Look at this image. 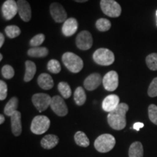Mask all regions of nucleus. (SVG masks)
Here are the masks:
<instances>
[{
	"mask_svg": "<svg viewBox=\"0 0 157 157\" xmlns=\"http://www.w3.org/2000/svg\"><path fill=\"white\" fill-rule=\"evenodd\" d=\"M93 60L101 66H110L114 62V55L111 50L105 48H100L93 53Z\"/></svg>",
	"mask_w": 157,
	"mask_h": 157,
	"instance_id": "20e7f679",
	"label": "nucleus"
},
{
	"mask_svg": "<svg viewBox=\"0 0 157 157\" xmlns=\"http://www.w3.org/2000/svg\"><path fill=\"white\" fill-rule=\"evenodd\" d=\"M2 75L5 78L7 79H10L15 75V71L13 68L10 65H5L2 68Z\"/></svg>",
	"mask_w": 157,
	"mask_h": 157,
	"instance_id": "7c9ffc66",
	"label": "nucleus"
},
{
	"mask_svg": "<svg viewBox=\"0 0 157 157\" xmlns=\"http://www.w3.org/2000/svg\"><path fill=\"white\" fill-rule=\"evenodd\" d=\"M143 127H144V124L142 122H136L133 124V129L136 131H139Z\"/></svg>",
	"mask_w": 157,
	"mask_h": 157,
	"instance_id": "c9c22d12",
	"label": "nucleus"
},
{
	"mask_svg": "<svg viewBox=\"0 0 157 157\" xmlns=\"http://www.w3.org/2000/svg\"><path fill=\"white\" fill-rule=\"evenodd\" d=\"M45 40V36L43 34H39L33 37L30 40V45L32 48L39 47Z\"/></svg>",
	"mask_w": 157,
	"mask_h": 157,
	"instance_id": "2f4dec72",
	"label": "nucleus"
},
{
	"mask_svg": "<svg viewBox=\"0 0 157 157\" xmlns=\"http://www.w3.org/2000/svg\"><path fill=\"white\" fill-rule=\"evenodd\" d=\"M48 70L50 73L52 74H59L61 71V66H60V63L57 60L52 59L48 63Z\"/></svg>",
	"mask_w": 157,
	"mask_h": 157,
	"instance_id": "c756f323",
	"label": "nucleus"
},
{
	"mask_svg": "<svg viewBox=\"0 0 157 157\" xmlns=\"http://www.w3.org/2000/svg\"><path fill=\"white\" fill-rule=\"evenodd\" d=\"M5 122V117L2 114L0 115V124H2Z\"/></svg>",
	"mask_w": 157,
	"mask_h": 157,
	"instance_id": "4c0bfd02",
	"label": "nucleus"
},
{
	"mask_svg": "<svg viewBox=\"0 0 157 157\" xmlns=\"http://www.w3.org/2000/svg\"><path fill=\"white\" fill-rule=\"evenodd\" d=\"M119 98L117 95H109L104 98L102 103V108L106 112H111L119 105Z\"/></svg>",
	"mask_w": 157,
	"mask_h": 157,
	"instance_id": "2eb2a0df",
	"label": "nucleus"
},
{
	"mask_svg": "<svg viewBox=\"0 0 157 157\" xmlns=\"http://www.w3.org/2000/svg\"><path fill=\"white\" fill-rule=\"evenodd\" d=\"M58 91L61 94L62 97L66 99H68L71 95V89L69 84L67 82H61L58 85Z\"/></svg>",
	"mask_w": 157,
	"mask_h": 157,
	"instance_id": "a878e982",
	"label": "nucleus"
},
{
	"mask_svg": "<svg viewBox=\"0 0 157 157\" xmlns=\"http://www.w3.org/2000/svg\"><path fill=\"white\" fill-rule=\"evenodd\" d=\"M12 132L15 136H19L22 132V124H21V113L16 111L10 117Z\"/></svg>",
	"mask_w": 157,
	"mask_h": 157,
	"instance_id": "f3484780",
	"label": "nucleus"
},
{
	"mask_svg": "<svg viewBox=\"0 0 157 157\" xmlns=\"http://www.w3.org/2000/svg\"><path fill=\"white\" fill-rule=\"evenodd\" d=\"M50 107L53 112L59 117H65L68 112L67 105L65 103L63 98L59 95L52 98Z\"/></svg>",
	"mask_w": 157,
	"mask_h": 157,
	"instance_id": "6e6552de",
	"label": "nucleus"
},
{
	"mask_svg": "<svg viewBox=\"0 0 157 157\" xmlns=\"http://www.w3.org/2000/svg\"><path fill=\"white\" fill-rule=\"evenodd\" d=\"M96 28L101 32L109 31L111 27V23L106 18H100L96 21Z\"/></svg>",
	"mask_w": 157,
	"mask_h": 157,
	"instance_id": "bb28decb",
	"label": "nucleus"
},
{
	"mask_svg": "<svg viewBox=\"0 0 157 157\" xmlns=\"http://www.w3.org/2000/svg\"><path fill=\"white\" fill-rule=\"evenodd\" d=\"M2 13L4 18L7 21L13 19L18 13L16 2L15 0H6L2 7Z\"/></svg>",
	"mask_w": 157,
	"mask_h": 157,
	"instance_id": "f8f14e48",
	"label": "nucleus"
},
{
	"mask_svg": "<svg viewBox=\"0 0 157 157\" xmlns=\"http://www.w3.org/2000/svg\"><path fill=\"white\" fill-rule=\"evenodd\" d=\"M156 17H157V11H156Z\"/></svg>",
	"mask_w": 157,
	"mask_h": 157,
	"instance_id": "a19ab883",
	"label": "nucleus"
},
{
	"mask_svg": "<svg viewBox=\"0 0 157 157\" xmlns=\"http://www.w3.org/2000/svg\"><path fill=\"white\" fill-rule=\"evenodd\" d=\"M59 142V138L57 135H45L41 140V146L44 149H52L56 147Z\"/></svg>",
	"mask_w": 157,
	"mask_h": 157,
	"instance_id": "6ab92c4d",
	"label": "nucleus"
},
{
	"mask_svg": "<svg viewBox=\"0 0 157 157\" xmlns=\"http://www.w3.org/2000/svg\"><path fill=\"white\" fill-rule=\"evenodd\" d=\"M7 36L10 39H14L21 34V29L17 25H8L5 29Z\"/></svg>",
	"mask_w": 157,
	"mask_h": 157,
	"instance_id": "cd10ccee",
	"label": "nucleus"
},
{
	"mask_svg": "<svg viewBox=\"0 0 157 157\" xmlns=\"http://www.w3.org/2000/svg\"><path fill=\"white\" fill-rule=\"evenodd\" d=\"M103 82V79L101 74L98 73H93L90 74L85 78L84 82V85L86 90L89 91H93L97 89Z\"/></svg>",
	"mask_w": 157,
	"mask_h": 157,
	"instance_id": "4468645a",
	"label": "nucleus"
},
{
	"mask_svg": "<svg viewBox=\"0 0 157 157\" xmlns=\"http://www.w3.org/2000/svg\"><path fill=\"white\" fill-rule=\"evenodd\" d=\"M74 1H75L76 2H78V3H83V2H87L88 0H74Z\"/></svg>",
	"mask_w": 157,
	"mask_h": 157,
	"instance_id": "58836bf2",
	"label": "nucleus"
},
{
	"mask_svg": "<svg viewBox=\"0 0 157 157\" xmlns=\"http://www.w3.org/2000/svg\"><path fill=\"white\" fill-rule=\"evenodd\" d=\"M4 42H5V36H4L2 33L0 34V48L3 46Z\"/></svg>",
	"mask_w": 157,
	"mask_h": 157,
	"instance_id": "e433bc0d",
	"label": "nucleus"
},
{
	"mask_svg": "<svg viewBox=\"0 0 157 157\" xmlns=\"http://www.w3.org/2000/svg\"><path fill=\"white\" fill-rule=\"evenodd\" d=\"M17 106H18V99L16 97L12 98L6 104L5 110H4L5 114L8 117H11L17 111Z\"/></svg>",
	"mask_w": 157,
	"mask_h": 157,
	"instance_id": "5701e85b",
	"label": "nucleus"
},
{
	"mask_svg": "<svg viewBox=\"0 0 157 157\" xmlns=\"http://www.w3.org/2000/svg\"><path fill=\"white\" fill-rule=\"evenodd\" d=\"M148 117L151 121L157 125V105L151 104L148 106Z\"/></svg>",
	"mask_w": 157,
	"mask_h": 157,
	"instance_id": "473e14b6",
	"label": "nucleus"
},
{
	"mask_svg": "<svg viewBox=\"0 0 157 157\" xmlns=\"http://www.w3.org/2000/svg\"><path fill=\"white\" fill-rule=\"evenodd\" d=\"M17 10L19 16L25 22H29L31 18V8L26 0H17Z\"/></svg>",
	"mask_w": 157,
	"mask_h": 157,
	"instance_id": "ddd939ff",
	"label": "nucleus"
},
{
	"mask_svg": "<svg viewBox=\"0 0 157 157\" xmlns=\"http://www.w3.org/2000/svg\"><path fill=\"white\" fill-rule=\"evenodd\" d=\"M148 95L151 98L157 96V77L154 78L148 87Z\"/></svg>",
	"mask_w": 157,
	"mask_h": 157,
	"instance_id": "72a5a7b5",
	"label": "nucleus"
},
{
	"mask_svg": "<svg viewBox=\"0 0 157 157\" xmlns=\"http://www.w3.org/2000/svg\"><path fill=\"white\" fill-rule=\"evenodd\" d=\"M103 84L105 90L112 92L117 89L119 85V76L117 71H111L105 74L103 78Z\"/></svg>",
	"mask_w": 157,
	"mask_h": 157,
	"instance_id": "9d476101",
	"label": "nucleus"
},
{
	"mask_svg": "<svg viewBox=\"0 0 157 157\" xmlns=\"http://www.w3.org/2000/svg\"><path fill=\"white\" fill-rule=\"evenodd\" d=\"M74 140L78 146L82 147H88L90 145V140L86 134L82 131H78L74 135Z\"/></svg>",
	"mask_w": 157,
	"mask_h": 157,
	"instance_id": "b1692460",
	"label": "nucleus"
},
{
	"mask_svg": "<svg viewBox=\"0 0 157 157\" xmlns=\"http://www.w3.org/2000/svg\"><path fill=\"white\" fill-rule=\"evenodd\" d=\"M129 110L128 105L120 103L117 109L109 113L107 117L109 126L115 130H121L126 127V113Z\"/></svg>",
	"mask_w": 157,
	"mask_h": 157,
	"instance_id": "f257e3e1",
	"label": "nucleus"
},
{
	"mask_svg": "<svg viewBox=\"0 0 157 157\" xmlns=\"http://www.w3.org/2000/svg\"><path fill=\"white\" fill-rule=\"evenodd\" d=\"M129 157H143V147L140 142H134L129 148Z\"/></svg>",
	"mask_w": 157,
	"mask_h": 157,
	"instance_id": "412c9836",
	"label": "nucleus"
},
{
	"mask_svg": "<svg viewBox=\"0 0 157 157\" xmlns=\"http://www.w3.org/2000/svg\"><path fill=\"white\" fill-rule=\"evenodd\" d=\"M50 120L46 116L39 115L35 117L31 121V131L34 134L42 135L50 128Z\"/></svg>",
	"mask_w": 157,
	"mask_h": 157,
	"instance_id": "39448f33",
	"label": "nucleus"
},
{
	"mask_svg": "<svg viewBox=\"0 0 157 157\" xmlns=\"http://www.w3.org/2000/svg\"><path fill=\"white\" fill-rule=\"evenodd\" d=\"M49 50L44 47H36L31 48L28 50V55L32 58H44L48 56Z\"/></svg>",
	"mask_w": 157,
	"mask_h": 157,
	"instance_id": "4be33fe9",
	"label": "nucleus"
},
{
	"mask_svg": "<svg viewBox=\"0 0 157 157\" xmlns=\"http://www.w3.org/2000/svg\"><path fill=\"white\" fill-rule=\"evenodd\" d=\"M2 58H3L2 54H0V60H2Z\"/></svg>",
	"mask_w": 157,
	"mask_h": 157,
	"instance_id": "ea45409f",
	"label": "nucleus"
},
{
	"mask_svg": "<svg viewBox=\"0 0 157 157\" xmlns=\"http://www.w3.org/2000/svg\"><path fill=\"white\" fill-rule=\"evenodd\" d=\"M93 36L88 31H82L76 36V44L82 50H90L93 46Z\"/></svg>",
	"mask_w": 157,
	"mask_h": 157,
	"instance_id": "1a4fd4ad",
	"label": "nucleus"
},
{
	"mask_svg": "<svg viewBox=\"0 0 157 157\" xmlns=\"http://www.w3.org/2000/svg\"><path fill=\"white\" fill-rule=\"evenodd\" d=\"M7 96V85L3 80L0 81V100L4 101Z\"/></svg>",
	"mask_w": 157,
	"mask_h": 157,
	"instance_id": "f704fd0d",
	"label": "nucleus"
},
{
	"mask_svg": "<svg viewBox=\"0 0 157 157\" xmlns=\"http://www.w3.org/2000/svg\"><path fill=\"white\" fill-rule=\"evenodd\" d=\"M146 65L151 71H157V53L148 55L146 58Z\"/></svg>",
	"mask_w": 157,
	"mask_h": 157,
	"instance_id": "c85d7f7f",
	"label": "nucleus"
},
{
	"mask_svg": "<svg viewBox=\"0 0 157 157\" xmlns=\"http://www.w3.org/2000/svg\"><path fill=\"white\" fill-rule=\"evenodd\" d=\"M31 100L36 109L39 112H42L50 105L52 98L48 94L36 93L32 96Z\"/></svg>",
	"mask_w": 157,
	"mask_h": 157,
	"instance_id": "0eeeda50",
	"label": "nucleus"
},
{
	"mask_svg": "<svg viewBox=\"0 0 157 157\" xmlns=\"http://www.w3.org/2000/svg\"><path fill=\"white\" fill-rule=\"evenodd\" d=\"M25 64V72L24 75V81L25 82H30L35 75L36 71V66L34 62L31 60H26Z\"/></svg>",
	"mask_w": 157,
	"mask_h": 157,
	"instance_id": "aec40b11",
	"label": "nucleus"
},
{
	"mask_svg": "<svg viewBox=\"0 0 157 157\" xmlns=\"http://www.w3.org/2000/svg\"><path fill=\"white\" fill-rule=\"evenodd\" d=\"M62 60L64 66L71 73H78L83 68L84 63L82 59L73 52H65L62 56Z\"/></svg>",
	"mask_w": 157,
	"mask_h": 157,
	"instance_id": "f03ea898",
	"label": "nucleus"
},
{
	"mask_svg": "<svg viewBox=\"0 0 157 157\" xmlns=\"http://www.w3.org/2000/svg\"><path fill=\"white\" fill-rule=\"evenodd\" d=\"M101 8L105 15L111 17H118L121 13V7L115 0H101Z\"/></svg>",
	"mask_w": 157,
	"mask_h": 157,
	"instance_id": "423d86ee",
	"label": "nucleus"
},
{
	"mask_svg": "<svg viewBox=\"0 0 157 157\" xmlns=\"http://www.w3.org/2000/svg\"><path fill=\"white\" fill-rule=\"evenodd\" d=\"M78 29V22L74 17H70L65 21L62 26V32L66 36H71L76 32Z\"/></svg>",
	"mask_w": 157,
	"mask_h": 157,
	"instance_id": "dca6fc26",
	"label": "nucleus"
},
{
	"mask_svg": "<svg viewBox=\"0 0 157 157\" xmlns=\"http://www.w3.org/2000/svg\"><path fill=\"white\" fill-rule=\"evenodd\" d=\"M37 83L42 89L48 90L52 89L54 86V82L50 74L43 73L41 74L37 78Z\"/></svg>",
	"mask_w": 157,
	"mask_h": 157,
	"instance_id": "a211bd4d",
	"label": "nucleus"
},
{
	"mask_svg": "<svg viewBox=\"0 0 157 157\" xmlns=\"http://www.w3.org/2000/svg\"><path fill=\"white\" fill-rule=\"evenodd\" d=\"M116 144V139L110 134H103L96 138L94 146L98 152L107 153L113 148Z\"/></svg>",
	"mask_w": 157,
	"mask_h": 157,
	"instance_id": "7ed1b4c3",
	"label": "nucleus"
},
{
	"mask_svg": "<svg viewBox=\"0 0 157 157\" xmlns=\"http://www.w3.org/2000/svg\"><path fill=\"white\" fill-rule=\"evenodd\" d=\"M51 16L56 23L65 22L67 20V13L64 7L58 2L52 3L50 6Z\"/></svg>",
	"mask_w": 157,
	"mask_h": 157,
	"instance_id": "9b49d317",
	"label": "nucleus"
},
{
	"mask_svg": "<svg viewBox=\"0 0 157 157\" xmlns=\"http://www.w3.org/2000/svg\"><path fill=\"white\" fill-rule=\"evenodd\" d=\"M74 101L78 105H84V103L86 102L87 99V96L86 93L84 92L83 87H78L76 88L75 92H74Z\"/></svg>",
	"mask_w": 157,
	"mask_h": 157,
	"instance_id": "393cba45",
	"label": "nucleus"
}]
</instances>
